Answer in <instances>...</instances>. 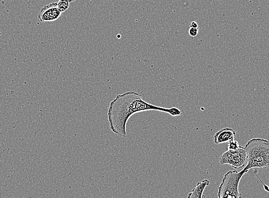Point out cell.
Returning a JSON list of instances; mask_svg holds the SVG:
<instances>
[{
  "mask_svg": "<svg viewBox=\"0 0 269 198\" xmlns=\"http://www.w3.org/2000/svg\"><path fill=\"white\" fill-rule=\"evenodd\" d=\"M155 111L170 115L173 117H179L182 111L176 108L167 109L150 104L138 93L127 92L118 95L111 102L107 116L110 128L115 134L127 137V124L132 115L146 111Z\"/></svg>",
  "mask_w": 269,
  "mask_h": 198,
  "instance_id": "obj_1",
  "label": "cell"
},
{
  "mask_svg": "<svg viewBox=\"0 0 269 198\" xmlns=\"http://www.w3.org/2000/svg\"><path fill=\"white\" fill-rule=\"evenodd\" d=\"M245 174L242 170L229 171L223 176L222 183L219 187L218 198H241L242 194L239 191V184L243 176ZM210 184L208 179H204L197 183L188 198H205V189Z\"/></svg>",
  "mask_w": 269,
  "mask_h": 198,
  "instance_id": "obj_2",
  "label": "cell"
},
{
  "mask_svg": "<svg viewBox=\"0 0 269 198\" xmlns=\"http://www.w3.org/2000/svg\"><path fill=\"white\" fill-rule=\"evenodd\" d=\"M247 163L242 171L248 172L251 169L269 167V141L261 138H254L247 143L245 147Z\"/></svg>",
  "mask_w": 269,
  "mask_h": 198,
  "instance_id": "obj_3",
  "label": "cell"
},
{
  "mask_svg": "<svg viewBox=\"0 0 269 198\" xmlns=\"http://www.w3.org/2000/svg\"><path fill=\"white\" fill-rule=\"evenodd\" d=\"M221 165H230L234 168L245 167L247 163V155L245 148L241 147L236 150H227L219 158Z\"/></svg>",
  "mask_w": 269,
  "mask_h": 198,
  "instance_id": "obj_4",
  "label": "cell"
},
{
  "mask_svg": "<svg viewBox=\"0 0 269 198\" xmlns=\"http://www.w3.org/2000/svg\"><path fill=\"white\" fill-rule=\"evenodd\" d=\"M61 14L57 3H52L41 8L38 18L41 22H51L60 18Z\"/></svg>",
  "mask_w": 269,
  "mask_h": 198,
  "instance_id": "obj_5",
  "label": "cell"
},
{
  "mask_svg": "<svg viewBox=\"0 0 269 198\" xmlns=\"http://www.w3.org/2000/svg\"><path fill=\"white\" fill-rule=\"evenodd\" d=\"M236 132L231 128H225L217 132L214 137V143L216 144L227 143L235 138Z\"/></svg>",
  "mask_w": 269,
  "mask_h": 198,
  "instance_id": "obj_6",
  "label": "cell"
},
{
  "mask_svg": "<svg viewBox=\"0 0 269 198\" xmlns=\"http://www.w3.org/2000/svg\"><path fill=\"white\" fill-rule=\"evenodd\" d=\"M70 3H71V2L69 0H59L57 3L58 8H59L62 14L69 9Z\"/></svg>",
  "mask_w": 269,
  "mask_h": 198,
  "instance_id": "obj_7",
  "label": "cell"
},
{
  "mask_svg": "<svg viewBox=\"0 0 269 198\" xmlns=\"http://www.w3.org/2000/svg\"><path fill=\"white\" fill-rule=\"evenodd\" d=\"M241 147L237 140L235 139L231 140L229 142H227V149L228 150H236Z\"/></svg>",
  "mask_w": 269,
  "mask_h": 198,
  "instance_id": "obj_8",
  "label": "cell"
},
{
  "mask_svg": "<svg viewBox=\"0 0 269 198\" xmlns=\"http://www.w3.org/2000/svg\"><path fill=\"white\" fill-rule=\"evenodd\" d=\"M199 32L198 28H190L189 33V35L192 37H196L198 35Z\"/></svg>",
  "mask_w": 269,
  "mask_h": 198,
  "instance_id": "obj_9",
  "label": "cell"
},
{
  "mask_svg": "<svg viewBox=\"0 0 269 198\" xmlns=\"http://www.w3.org/2000/svg\"><path fill=\"white\" fill-rule=\"evenodd\" d=\"M190 28H198V24L196 22H193L190 24Z\"/></svg>",
  "mask_w": 269,
  "mask_h": 198,
  "instance_id": "obj_10",
  "label": "cell"
},
{
  "mask_svg": "<svg viewBox=\"0 0 269 198\" xmlns=\"http://www.w3.org/2000/svg\"><path fill=\"white\" fill-rule=\"evenodd\" d=\"M69 1L71 2H71L76 1V0H69Z\"/></svg>",
  "mask_w": 269,
  "mask_h": 198,
  "instance_id": "obj_11",
  "label": "cell"
}]
</instances>
